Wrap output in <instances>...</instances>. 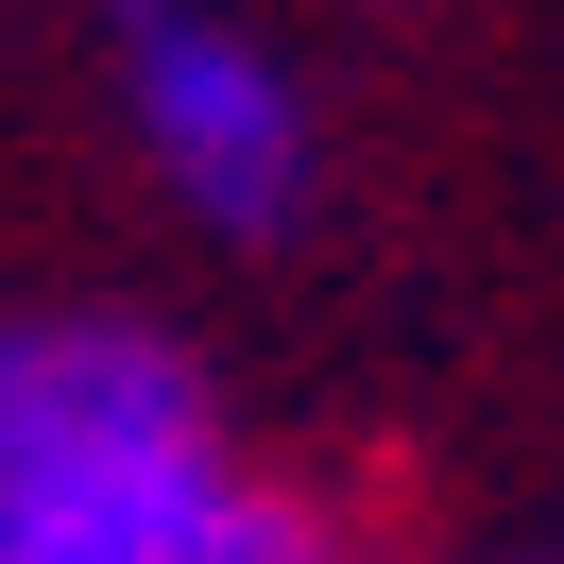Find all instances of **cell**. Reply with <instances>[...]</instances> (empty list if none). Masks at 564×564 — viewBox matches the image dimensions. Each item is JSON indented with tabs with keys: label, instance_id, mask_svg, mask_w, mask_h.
Returning <instances> with one entry per match:
<instances>
[{
	"label": "cell",
	"instance_id": "1",
	"mask_svg": "<svg viewBox=\"0 0 564 564\" xmlns=\"http://www.w3.org/2000/svg\"><path fill=\"white\" fill-rule=\"evenodd\" d=\"M0 564H343V530L223 445L206 377L172 343L18 325V359H0Z\"/></svg>",
	"mask_w": 564,
	"mask_h": 564
},
{
	"label": "cell",
	"instance_id": "3",
	"mask_svg": "<svg viewBox=\"0 0 564 564\" xmlns=\"http://www.w3.org/2000/svg\"><path fill=\"white\" fill-rule=\"evenodd\" d=\"M154 18H188V0H104V35H154Z\"/></svg>",
	"mask_w": 564,
	"mask_h": 564
},
{
	"label": "cell",
	"instance_id": "4",
	"mask_svg": "<svg viewBox=\"0 0 564 564\" xmlns=\"http://www.w3.org/2000/svg\"><path fill=\"white\" fill-rule=\"evenodd\" d=\"M530 564H564V547H530Z\"/></svg>",
	"mask_w": 564,
	"mask_h": 564
},
{
	"label": "cell",
	"instance_id": "2",
	"mask_svg": "<svg viewBox=\"0 0 564 564\" xmlns=\"http://www.w3.org/2000/svg\"><path fill=\"white\" fill-rule=\"evenodd\" d=\"M120 104H138L154 172L188 188L206 223H240V240H274L291 206H308V104H291V69L240 35V18H154V35H120Z\"/></svg>",
	"mask_w": 564,
	"mask_h": 564
}]
</instances>
